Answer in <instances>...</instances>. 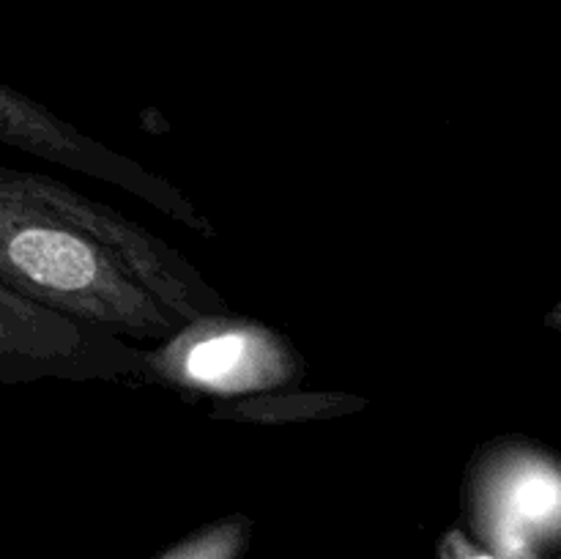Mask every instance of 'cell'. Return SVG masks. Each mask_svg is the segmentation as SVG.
<instances>
[{
  "mask_svg": "<svg viewBox=\"0 0 561 559\" xmlns=\"http://www.w3.org/2000/svg\"><path fill=\"white\" fill-rule=\"evenodd\" d=\"M5 263L33 285L58 296H91L107 290V272L93 247L53 225H22L5 236Z\"/></svg>",
  "mask_w": 561,
  "mask_h": 559,
  "instance_id": "1",
  "label": "cell"
},
{
  "mask_svg": "<svg viewBox=\"0 0 561 559\" xmlns=\"http://www.w3.org/2000/svg\"><path fill=\"white\" fill-rule=\"evenodd\" d=\"M257 356V345L241 332L211 334L197 340L184 360V373L206 387H233L244 381Z\"/></svg>",
  "mask_w": 561,
  "mask_h": 559,
  "instance_id": "2",
  "label": "cell"
},
{
  "mask_svg": "<svg viewBox=\"0 0 561 559\" xmlns=\"http://www.w3.org/2000/svg\"><path fill=\"white\" fill-rule=\"evenodd\" d=\"M510 504L520 521L529 524H542L553 518L561 507V482L553 475H524L513 482L510 491Z\"/></svg>",
  "mask_w": 561,
  "mask_h": 559,
  "instance_id": "3",
  "label": "cell"
},
{
  "mask_svg": "<svg viewBox=\"0 0 561 559\" xmlns=\"http://www.w3.org/2000/svg\"><path fill=\"white\" fill-rule=\"evenodd\" d=\"M247 543V524L244 521H228L214 529L201 532L184 546L173 548L162 559H239Z\"/></svg>",
  "mask_w": 561,
  "mask_h": 559,
  "instance_id": "4",
  "label": "cell"
},
{
  "mask_svg": "<svg viewBox=\"0 0 561 559\" xmlns=\"http://www.w3.org/2000/svg\"><path fill=\"white\" fill-rule=\"evenodd\" d=\"M444 557L447 559H493L491 554L485 551H474L463 537L458 535H449L447 537V546H444Z\"/></svg>",
  "mask_w": 561,
  "mask_h": 559,
  "instance_id": "5",
  "label": "cell"
}]
</instances>
